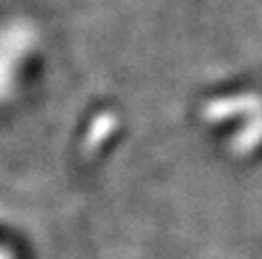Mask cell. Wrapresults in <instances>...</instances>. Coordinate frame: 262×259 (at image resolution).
<instances>
[{
	"label": "cell",
	"instance_id": "cell-1",
	"mask_svg": "<svg viewBox=\"0 0 262 259\" xmlns=\"http://www.w3.org/2000/svg\"><path fill=\"white\" fill-rule=\"evenodd\" d=\"M258 115H262V96L255 92L214 99L203 108V117L207 122H223L232 117H258Z\"/></svg>",
	"mask_w": 262,
	"mask_h": 259
},
{
	"label": "cell",
	"instance_id": "cell-2",
	"mask_svg": "<svg viewBox=\"0 0 262 259\" xmlns=\"http://www.w3.org/2000/svg\"><path fill=\"white\" fill-rule=\"evenodd\" d=\"M262 145V115L258 117H251V122L237 133L230 140V147L237 156L242 154H251L255 147Z\"/></svg>",
	"mask_w": 262,
	"mask_h": 259
}]
</instances>
